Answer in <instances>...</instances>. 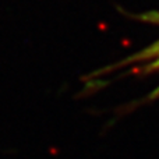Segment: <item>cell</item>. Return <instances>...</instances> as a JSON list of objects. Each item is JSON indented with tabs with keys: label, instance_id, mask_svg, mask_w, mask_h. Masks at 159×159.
<instances>
[{
	"label": "cell",
	"instance_id": "cell-2",
	"mask_svg": "<svg viewBox=\"0 0 159 159\" xmlns=\"http://www.w3.org/2000/svg\"><path fill=\"white\" fill-rule=\"evenodd\" d=\"M143 18H145L147 21H151V22H157V24H159V14H147V16H144Z\"/></svg>",
	"mask_w": 159,
	"mask_h": 159
},
{
	"label": "cell",
	"instance_id": "cell-1",
	"mask_svg": "<svg viewBox=\"0 0 159 159\" xmlns=\"http://www.w3.org/2000/svg\"><path fill=\"white\" fill-rule=\"evenodd\" d=\"M130 64H134L135 66L134 71L140 73V74L141 73L149 74V73L158 71L159 70V39L155 41L154 43H151L149 46L144 48L141 52L135 53V55H133L131 57L120 61L119 64H115V66L109 67L107 70L121 69V67L130 66ZM154 98H159V88L151 93V96H148V99H154Z\"/></svg>",
	"mask_w": 159,
	"mask_h": 159
}]
</instances>
